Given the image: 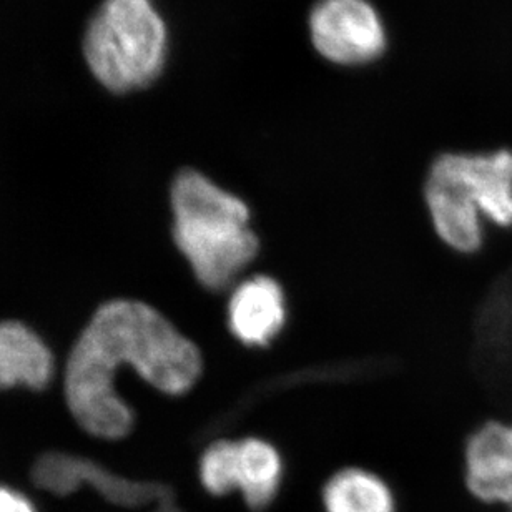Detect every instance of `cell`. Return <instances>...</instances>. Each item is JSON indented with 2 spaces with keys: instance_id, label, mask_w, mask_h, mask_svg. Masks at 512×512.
<instances>
[{
  "instance_id": "obj_1",
  "label": "cell",
  "mask_w": 512,
  "mask_h": 512,
  "mask_svg": "<svg viewBox=\"0 0 512 512\" xmlns=\"http://www.w3.org/2000/svg\"><path fill=\"white\" fill-rule=\"evenodd\" d=\"M130 366L150 386L182 396L203 373L202 351L153 306L114 300L95 311L65 366L67 406L80 428L102 439L125 438L135 416L115 380Z\"/></svg>"
},
{
  "instance_id": "obj_2",
  "label": "cell",
  "mask_w": 512,
  "mask_h": 512,
  "mask_svg": "<svg viewBox=\"0 0 512 512\" xmlns=\"http://www.w3.org/2000/svg\"><path fill=\"white\" fill-rule=\"evenodd\" d=\"M170 205L173 242L198 283L213 293L232 290L260 253L245 200L185 168L173 180Z\"/></svg>"
},
{
  "instance_id": "obj_3",
  "label": "cell",
  "mask_w": 512,
  "mask_h": 512,
  "mask_svg": "<svg viewBox=\"0 0 512 512\" xmlns=\"http://www.w3.org/2000/svg\"><path fill=\"white\" fill-rule=\"evenodd\" d=\"M424 203L446 247L481 252L486 225L512 230V150L439 155L424 183Z\"/></svg>"
},
{
  "instance_id": "obj_4",
  "label": "cell",
  "mask_w": 512,
  "mask_h": 512,
  "mask_svg": "<svg viewBox=\"0 0 512 512\" xmlns=\"http://www.w3.org/2000/svg\"><path fill=\"white\" fill-rule=\"evenodd\" d=\"M84 52L107 89H140L162 72L167 29L152 0H105L89 24Z\"/></svg>"
},
{
  "instance_id": "obj_5",
  "label": "cell",
  "mask_w": 512,
  "mask_h": 512,
  "mask_svg": "<svg viewBox=\"0 0 512 512\" xmlns=\"http://www.w3.org/2000/svg\"><path fill=\"white\" fill-rule=\"evenodd\" d=\"M285 464L275 444L258 436L217 439L198 463L203 488L213 496L240 491L248 506L265 509L280 491Z\"/></svg>"
},
{
  "instance_id": "obj_6",
  "label": "cell",
  "mask_w": 512,
  "mask_h": 512,
  "mask_svg": "<svg viewBox=\"0 0 512 512\" xmlns=\"http://www.w3.org/2000/svg\"><path fill=\"white\" fill-rule=\"evenodd\" d=\"M310 30L315 49L335 64H368L386 49L383 22L366 0H320Z\"/></svg>"
},
{
  "instance_id": "obj_7",
  "label": "cell",
  "mask_w": 512,
  "mask_h": 512,
  "mask_svg": "<svg viewBox=\"0 0 512 512\" xmlns=\"http://www.w3.org/2000/svg\"><path fill=\"white\" fill-rule=\"evenodd\" d=\"M225 313L235 340L248 348H266L280 336L288 320L285 290L273 276H247L230 290Z\"/></svg>"
},
{
  "instance_id": "obj_8",
  "label": "cell",
  "mask_w": 512,
  "mask_h": 512,
  "mask_svg": "<svg viewBox=\"0 0 512 512\" xmlns=\"http://www.w3.org/2000/svg\"><path fill=\"white\" fill-rule=\"evenodd\" d=\"M464 481L481 503L512 511V421L489 419L464 446Z\"/></svg>"
},
{
  "instance_id": "obj_9",
  "label": "cell",
  "mask_w": 512,
  "mask_h": 512,
  "mask_svg": "<svg viewBox=\"0 0 512 512\" xmlns=\"http://www.w3.org/2000/svg\"><path fill=\"white\" fill-rule=\"evenodd\" d=\"M54 376V356L37 333L19 321H0V389H42Z\"/></svg>"
},
{
  "instance_id": "obj_10",
  "label": "cell",
  "mask_w": 512,
  "mask_h": 512,
  "mask_svg": "<svg viewBox=\"0 0 512 512\" xmlns=\"http://www.w3.org/2000/svg\"><path fill=\"white\" fill-rule=\"evenodd\" d=\"M325 512H396L393 491L378 474L361 468L341 469L323 491Z\"/></svg>"
},
{
  "instance_id": "obj_11",
  "label": "cell",
  "mask_w": 512,
  "mask_h": 512,
  "mask_svg": "<svg viewBox=\"0 0 512 512\" xmlns=\"http://www.w3.org/2000/svg\"><path fill=\"white\" fill-rule=\"evenodd\" d=\"M0 512H37L27 496L15 489L0 486Z\"/></svg>"
},
{
  "instance_id": "obj_12",
  "label": "cell",
  "mask_w": 512,
  "mask_h": 512,
  "mask_svg": "<svg viewBox=\"0 0 512 512\" xmlns=\"http://www.w3.org/2000/svg\"><path fill=\"white\" fill-rule=\"evenodd\" d=\"M509 512H512V511H509Z\"/></svg>"
}]
</instances>
